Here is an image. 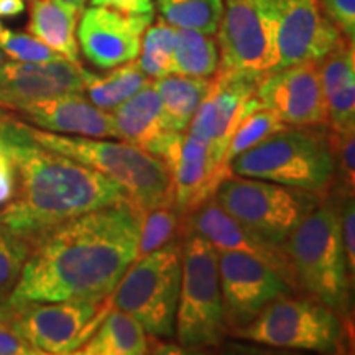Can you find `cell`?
I'll return each mask as SVG.
<instances>
[{"mask_svg":"<svg viewBox=\"0 0 355 355\" xmlns=\"http://www.w3.org/2000/svg\"><path fill=\"white\" fill-rule=\"evenodd\" d=\"M141 214L132 201L84 212L40 234L30 242L10 298L64 301L112 295L137 259Z\"/></svg>","mask_w":355,"mask_h":355,"instance_id":"6da1fadb","label":"cell"},{"mask_svg":"<svg viewBox=\"0 0 355 355\" xmlns=\"http://www.w3.org/2000/svg\"><path fill=\"white\" fill-rule=\"evenodd\" d=\"M0 145L19 176L17 196L0 209V224L32 242L63 222L130 201L121 184L35 141L10 110L0 107Z\"/></svg>","mask_w":355,"mask_h":355,"instance_id":"7a4b0ae2","label":"cell"},{"mask_svg":"<svg viewBox=\"0 0 355 355\" xmlns=\"http://www.w3.org/2000/svg\"><path fill=\"white\" fill-rule=\"evenodd\" d=\"M340 204L343 199L336 193L324 194L283 247L300 293L326 304L340 318H347L354 282L340 237Z\"/></svg>","mask_w":355,"mask_h":355,"instance_id":"3957f363","label":"cell"},{"mask_svg":"<svg viewBox=\"0 0 355 355\" xmlns=\"http://www.w3.org/2000/svg\"><path fill=\"white\" fill-rule=\"evenodd\" d=\"M21 123L37 144L76 159L121 184L128 199L141 211L173 198L171 176L165 163L127 141L66 135L43 130L24 121Z\"/></svg>","mask_w":355,"mask_h":355,"instance_id":"277c9868","label":"cell"},{"mask_svg":"<svg viewBox=\"0 0 355 355\" xmlns=\"http://www.w3.org/2000/svg\"><path fill=\"white\" fill-rule=\"evenodd\" d=\"M230 171L324 196L334 186L336 175L329 128H283L235 157Z\"/></svg>","mask_w":355,"mask_h":355,"instance_id":"5b68a950","label":"cell"},{"mask_svg":"<svg viewBox=\"0 0 355 355\" xmlns=\"http://www.w3.org/2000/svg\"><path fill=\"white\" fill-rule=\"evenodd\" d=\"M181 261L183 247L178 239L137 259L110 295L112 308L135 318L148 336L158 339L175 336Z\"/></svg>","mask_w":355,"mask_h":355,"instance_id":"8992f818","label":"cell"},{"mask_svg":"<svg viewBox=\"0 0 355 355\" xmlns=\"http://www.w3.org/2000/svg\"><path fill=\"white\" fill-rule=\"evenodd\" d=\"M181 247L183 261L175 336L184 349L214 347L227 332L222 313L217 250L196 232H184Z\"/></svg>","mask_w":355,"mask_h":355,"instance_id":"52a82bcc","label":"cell"},{"mask_svg":"<svg viewBox=\"0 0 355 355\" xmlns=\"http://www.w3.org/2000/svg\"><path fill=\"white\" fill-rule=\"evenodd\" d=\"M214 199L252 232L283 245L322 196L272 181L230 175L217 186Z\"/></svg>","mask_w":355,"mask_h":355,"instance_id":"ba28073f","label":"cell"},{"mask_svg":"<svg viewBox=\"0 0 355 355\" xmlns=\"http://www.w3.org/2000/svg\"><path fill=\"white\" fill-rule=\"evenodd\" d=\"M112 309L110 296L64 301H6L0 306V321L42 354L66 355L94 334L102 319Z\"/></svg>","mask_w":355,"mask_h":355,"instance_id":"9c48e42d","label":"cell"},{"mask_svg":"<svg viewBox=\"0 0 355 355\" xmlns=\"http://www.w3.org/2000/svg\"><path fill=\"white\" fill-rule=\"evenodd\" d=\"M232 334L270 347L340 352L345 327L343 318L326 304L286 295L266 304L254 321Z\"/></svg>","mask_w":355,"mask_h":355,"instance_id":"30bf717a","label":"cell"},{"mask_svg":"<svg viewBox=\"0 0 355 355\" xmlns=\"http://www.w3.org/2000/svg\"><path fill=\"white\" fill-rule=\"evenodd\" d=\"M220 71L259 79L277 68L273 0H224L217 28Z\"/></svg>","mask_w":355,"mask_h":355,"instance_id":"8fae6325","label":"cell"},{"mask_svg":"<svg viewBox=\"0 0 355 355\" xmlns=\"http://www.w3.org/2000/svg\"><path fill=\"white\" fill-rule=\"evenodd\" d=\"M222 313L227 331L247 326L279 296L293 288L272 266L242 252H217Z\"/></svg>","mask_w":355,"mask_h":355,"instance_id":"7c38bea8","label":"cell"},{"mask_svg":"<svg viewBox=\"0 0 355 355\" xmlns=\"http://www.w3.org/2000/svg\"><path fill=\"white\" fill-rule=\"evenodd\" d=\"M158 158L170 171L173 199L183 217L214 198L220 181L232 175L211 146L188 130H173Z\"/></svg>","mask_w":355,"mask_h":355,"instance_id":"4fadbf2b","label":"cell"},{"mask_svg":"<svg viewBox=\"0 0 355 355\" xmlns=\"http://www.w3.org/2000/svg\"><path fill=\"white\" fill-rule=\"evenodd\" d=\"M257 83L243 74L217 69L209 91L191 119L188 132L206 141L222 163L235 128L248 112L261 105L255 96Z\"/></svg>","mask_w":355,"mask_h":355,"instance_id":"5bb4252c","label":"cell"},{"mask_svg":"<svg viewBox=\"0 0 355 355\" xmlns=\"http://www.w3.org/2000/svg\"><path fill=\"white\" fill-rule=\"evenodd\" d=\"M255 96L288 127H327L319 61L270 71L257 83Z\"/></svg>","mask_w":355,"mask_h":355,"instance_id":"9a60e30c","label":"cell"},{"mask_svg":"<svg viewBox=\"0 0 355 355\" xmlns=\"http://www.w3.org/2000/svg\"><path fill=\"white\" fill-rule=\"evenodd\" d=\"M277 19V68L321 61L345 37L322 12L319 0H273ZM273 69V71H275Z\"/></svg>","mask_w":355,"mask_h":355,"instance_id":"2e32d148","label":"cell"},{"mask_svg":"<svg viewBox=\"0 0 355 355\" xmlns=\"http://www.w3.org/2000/svg\"><path fill=\"white\" fill-rule=\"evenodd\" d=\"M152 21L153 12L132 15L109 7L91 6L79 17L78 44L97 68H115L137 60L141 38Z\"/></svg>","mask_w":355,"mask_h":355,"instance_id":"e0dca14e","label":"cell"},{"mask_svg":"<svg viewBox=\"0 0 355 355\" xmlns=\"http://www.w3.org/2000/svg\"><path fill=\"white\" fill-rule=\"evenodd\" d=\"M184 232L202 235L217 252H242V254L265 261L286 279L293 291H300L285 247L275 245L252 232L250 229L222 209L214 198H211L196 211L183 217L181 235Z\"/></svg>","mask_w":355,"mask_h":355,"instance_id":"ac0fdd59","label":"cell"},{"mask_svg":"<svg viewBox=\"0 0 355 355\" xmlns=\"http://www.w3.org/2000/svg\"><path fill=\"white\" fill-rule=\"evenodd\" d=\"M83 89L84 68L79 61H10L0 66V107L7 110L53 96L83 94Z\"/></svg>","mask_w":355,"mask_h":355,"instance_id":"d6986e66","label":"cell"},{"mask_svg":"<svg viewBox=\"0 0 355 355\" xmlns=\"http://www.w3.org/2000/svg\"><path fill=\"white\" fill-rule=\"evenodd\" d=\"M21 121L48 132L91 139H119L112 114L91 104L83 94H60L10 110Z\"/></svg>","mask_w":355,"mask_h":355,"instance_id":"ffe728a7","label":"cell"},{"mask_svg":"<svg viewBox=\"0 0 355 355\" xmlns=\"http://www.w3.org/2000/svg\"><path fill=\"white\" fill-rule=\"evenodd\" d=\"M327 128L334 133L355 130V53L347 38L319 61Z\"/></svg>","mask_w":355,"mask_h":355,"instance_id":"44dd1931","label":"cell"},{"mask_svg":"<svg viewBox=\"0 0 355 355\" xmlns=\"http://www.w3.org/2000/svg\"><path fill=\"white\" fill-rule=\"evenodd\" d=\"M119 139L153 155L163 137L171 130L163 102L153 83L110 110Z\"/></svg>","mask_w":355,"mask_h":355,"instance_id":"7402d4cb","label":"cell"},{"mask_svg":"<svg viewBox=\"0 0 355 355\" xmlns=\"http://www.w3.org/2000/svg\"><path fill=\"white\" fill-rule=\"evenodd\" d=\"M30 3V35L38 38L53 51L60 53L64 60L78 63L79 44L76 28L81 10L58 0H33Z\"/></svg>","mask_w":355,"mask_h":355,"instance_id":"603a6c76","label":"cell"},{"mask_svg":"<svg viewBox=\"0 0 355 355\" xmlns=\"http://www.w3.org/2000/svg\"><path fill=\"white\" fill-rule=\"evenodd\" d=\"M150 352L141 324L121 309H110L94 334L76 350L79 355H144Z\"/></svg>","mask_w":355,"mask_h":355,"instance_id":"cb8c5ba5","label":"cell"},{"mask_svg":"<svg viewBox=\"0 0 355 355\" xmlns=\"http://www.w3.org/2000/svg\"><path fill=\"white\" fill-rule=\"evenodd\" d=\"M152 83L163 102V109H165L171 130L186 132L194 112L209 91L212 76L194 78L170 74V76L153 79Z\"/></svg>","mask_w":355,"mask_h":355,"instance_id":"d4e9b609","label":"cell"},{"mask_svg":"<svg viewBox=\"0 0 355 355\" xmlns=\"http://www.w3.org/2000/svg\"><path fill=\"white\" fill-rule=\"evenodd\" d=\"M148 83L152 81L140 69L135 60L110 68L104 76H97L91 71L84 69L83 96L96 107L109 112Z\"/></svg>","mask_w":355,"mask_h":355,"instance_id":"484cf974","label":"cell"},{"mask_svg":"<svg viewBox=\"0 0 355 355\" xmlns=\"http://www.w3.org/2000/svg\"><path fill=\"white\" fill-rule=\"evenodd\" d=\"M175 74L211 78L219 68V48L212 35L198 30L176 28L173 50Z\"/></svg>","mask_w":355,"mask_h":355,"instance_id":"4316f807","label":"cell"},{"mask_svg":"<svg viewBox=\"0 0 355 355\" xmlns=\"http://www.w3.org/2000/svg\"><path fill=\"white\" fill-rule=\"evenodd\" d=\"M157 6L170 25L207 35H216L224 13V0H157Z\"/></svg>","mask_w":355,"mask_h":355,"instance_id":"83f0119b","label":"cell"},{"mask_svg":"<svg viewBox=\"0 0 355 355\" xmlns=\"http://www.w3.org/2000/svg\"><path fill=\"white\" fill-rule=\"evenodd\" d=\"M183 229V216L178 211L175 199L170 198L141 214L137 259L152 254L157 248L176 241ZM135 259V260H137Z\"/></svg>","mask_w":355,"mask_h":355,"instance_id":"f1b7e54d","label":"cell"},{"mask_svg":"<svg viewBox=\"0 0 355 355\" xmlns=\"http://www.w3.org/2000/svg\"><path fill=\"white\" fill-rule=\"evenodd\" d=\"M175 37L176 26L170 25L163 19L145 30L137 63L150 79L175 74V64H173Z\"/></svg>","mask_w":355,"mask_h":355,"instance_id":"f546056e","label":"cell"},{"mask_svg":"<svg viewBox=\"0 0 355 355\" xmlns=\"http://www.w3.org/2000/svg\"><path fill=\"white\" fill-rule=\"evenodd\" d=\"M286 127V123L273 110L265 107V105H260L259 109H254L252 112H248L242 119L241 123H239L237 128H235L232 137H230L224 157L225 166L230 168V163H232L235 157H239L245 150L259 145L260 141H263L270 135H273V133L283 130Z\"/></svg>","mask_w":355,"mask_h":355,"instance_id":"4dcf8cb0","label":"cell"},{"mask_svg":"<svg viewBox=\"0 0 355 355\" xmlns=\"http://www.w3.org/2000/svg\"><path fill=\"white\" fill-rule=\"evenodd\" d=\"M28 252L30 241L0 224V306L15 290Z\"/></svg>","mask_w":355,"mask_h":355,"instance_id":"1f68e13d","label":"cell"},{"mask_svg":"<svg viewBox=\"0 0 355 355\" xmlns=\"http://www.w3.org/2000/svg\"><path fill=\"white\" fill-rule=\"evenodd\" d=\"M0 51L13 61L24 63H48L64 60L60 53L53 51L33 35L15 32L0 21Z\"/></svg>","mask_w":355,"mask_h":355,"instance_id":"d6a6232c","label":"cell"},{"mask_svg":"<svg viewBox=\"0 0 355 355\" xmlns=\"http://www.w3.org/2000/svg\"><path fill=\"white\" fill-rule=\"evenodd\" d=\"M332 153H334V184L343 188L340 193L354 196L355 186V130L344 133L331 132Z\"/></svg>","mask_w":355,"mask_h":355,"instance_id":"836d02e7","label":"cell"},{"mask_svg":"<svg viewBox=\"0 0 355 355\" xmlns=\"http://www.w3.org/2000/svg\"><path fill=\"white\" fill-rule=\"evenodd\" d=\"M340 237L347 261V270L354 282L355 275V206L354 196H344L340 204Z\"/></svg>","mask_w":355,"mask_h":355,"instance_id":"e575fe53","label":"cell"},{"mask_svg":"<svg viewBox=\"0 0 355 355\" xmlns=\"http://www.w3.org/2000/svg\"><path fill=\"white\" fill-rule=\"evenodd\" d=\"M324 13L329 17L349 42L355 38V0H321Z\"/></svg>","mask_w":355,"mask_h":355,"instance_id":"d590c367","label":"cell"},{"mask_svg":"<svg viewBox=\"0 0 355 355\" xmlns=\"http://www.w3.org/2000/svg\"><path fill=\"white\" fill-rule=\"evenodd\" d=\"M17 189H19L17 168L7 150L0 145V209L15 199Z\"/></svg>","mask_w":355,"mask_h":355,"instance_id":"8d00e7d4","label":"cell"},{"mask_svg":"<svg viewBox=\"0 0 355 355\" xmlns=\"http://www.w3.org/2000/svg\"><path fill=\"white\" fill-rule=\"evenodd\" d=\"M0 355H40V352L0 321Z\"/></svg>","mask_w":355,"mask_h":355,"instance_id":"74e56055","label":"cell"},{"mask_svg":"<svg viewBox=\"0 0 355 355\" xmlns=\"http://www.w3.org/2000/svg\"><path fill=\"white\" fill-rule=\"evenodd\" d=\"M92 7H109L123 13H148L153 12V0H91Z\"/></svg>","mask_w":355,"mask_h":355,"instance_id":"f35d334b","label":"cell"},{"mask_svg":"<svg viewBox=\"0 0 355 355\" xmlns=\"http://www.w3.org/2000/svg\"><path fill=\"white\" fill-rule=\"evenodd\" d=\"M25 12V0H0V19H15Z\"/></svg>","mask_w":355,"mask_h":355,"instance_id":"ab89813d","label":"cell"},{"mask_svg":"<svg viewBox=\"0 0 355 355\" xmlns=\"http://www.w3.org/2000/svg\"><path fill=\"white\" fill-rule=\"evenodd\" d=\"M58 2L61 3H66V6H71L74 8H78V10H84V6H86L87 0H58Z\"/></svg>","mask_w":355,"mask_h":355,"instance_id":"60d3db41","label":"cell"},{"mask_svg":"<svg viewBox=\"0 0 355 355\" xmlns=\"http://www.w3.org/2000/svg\"><path fill=\"white\" fill-rule=\"evenodd\" d=\"M3 63H6V60H3V53L0 51V66H2Z\"/></svg>","mask_w":355,"mask_h":355,"instance_id":"b9f144b4","label":"cell"},{"mask_svg":"<svg viewBox=\"0 0 355 355\" xmlns=\"http://www.w3.org/2000/svg\"><path fill=\"white\" fill-rule=\"evenodd\" d=\"M30 2H33V0H30Z\"/></svg>","mask_w":355,"mask_h":355,"instance_id":"7bdbcfd3","label":"cell"}]
</instances>
